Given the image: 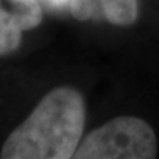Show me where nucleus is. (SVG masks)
<instances>
[{
    "label": "nucleus",
    "instance_id": "f03ea898",
    "mask_svg": "<svg viewBox=\"0 0 159 159\" xmlns=\"http://www.w3.org/2000/svg\"><path fill=\"white\" fill-rule=\"evenodd\" d=\"M152 127L136 116H119L91 131L80 143L77 159H149L156 156Z\"/></svg>",
    "mask_w": 159,
    "mask_h": 159
},
{
    "label": "nucleus",
    "instance_id": "20e7f679",
    "mask_svg": "<svg viewBox=\"0 0 159 159\" xmlns=\"http://www.w3.org/2000/svg\"><path fill=\"white\" fill-rule=\"evenodd\" d=\"M105 18L114 25H130L136 21L137 0H102Z\"/></svg>",
    "mask_w": 159,
    "mask_h": 159
},
{
    "label": "nucleus",
    "instance_id": "f257e3e1",
    "mask_svg": "<svg viewBox=\"0 0 159 159\" xmlns=\"http://www.w3.org/2000/svg\"><path fill=\"white\" fill-rule=\"evenodd\" d=\"M84 100L77 90L59 87L49 91L22 124L6 139L5 159L74 158L84 130Z\"/></svg>",
    "mask_w": 159,
    "mask_h": 159
},
{
    "label": "nucleus",
    "instance_id": "423d86ee",
    "mask_svg": "<svg viewBox=\"0 0 159 159\" xmlns=\"http://www.w3.org/2000/svg\"><path fill=\"white\" fill-rule=\"evenodd\" d=\"M41 2H44L46 5L52 6V7H61V6L69 3L71 0H41Z\"/></svg>",
    "mask_w": 159,
    "mask_h": 159
},
{
    "label": "nucleus",
    "instance_id": "7ed1b4c3",
    "mask_svg": "<svg viewBox=\"0 0 159 159\" xmlns=\"http://www.w3.org/2000/svg\"><path fill=\"white\" fill-rule=\"evenodd\" d=\"M39 0H0V56L16 50L22 33L41 22Z\"/></svg>",
    "mask_w": 159,
    "mask_h": 159
},
{
    "label": "nucleus",
    "instance_id": "39448f33",
    "mask_svg": "<svg viewBox=\"0 0 159 159\" xmlns=\"http://www.w3.org/2000/svg\"><path fill=\"white\" fill-rule=\"evenodd\" d=\"M71 13L80 21H85L94 13V0H71Z\"/></svg>",
    "mask_w": 159,
    "mask_h": 159
}]
</instances>
